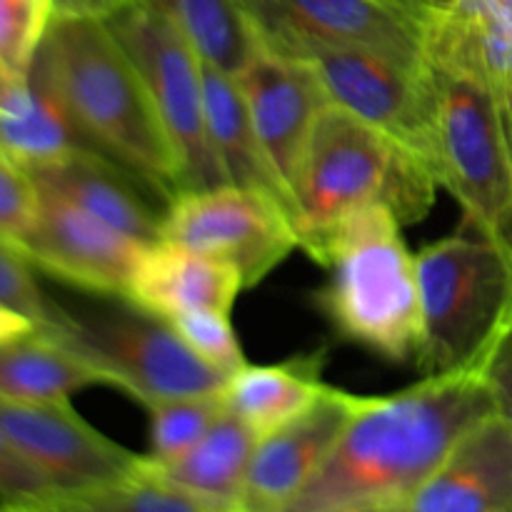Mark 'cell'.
Here are the masks:
<instances>
[{
	"label": "cell",
	"mask_w": 512,
	"mask_h": 512,
	"mask_svg": "<svg viewBox=\"0 0 512 512\" xmlns=\"http://www.w3.org/2000/svg\"><path fill=\"white\" fill-rule=\"evenodd\" d=\"M0 512H13V510H5V508H0Z\"/></svg>",
	"instance_id": "38"
},
{
	"label": "cell",
	"mask_w": 512,
	"mask_h": 512,
	"mask_svg": "<svg viewBox=\"0 0 512 512\" xmlns=\"http://www.w3.org/2000/svg\"><path fill=\"white\" fill-rule=\"evenodd\" d=\"M58 498V490L18 453V448L0 430V508L45 512Z\"/></svg>",
	"instance_id": "30"
},
{
	"label": "cell",
	"mask_w": 512,
	"mask_h": 512,
	"mask_svg": "<svg viewBox=\"0 0 512 512\" xmlns=\"http://www.w3.org/2000/svg\"><path fill=\"white\" fill-rule=\"evenodd\" d=\"M203 88L210 143H213L225 183L273 195L288 210L283 190H280L268 158L260 148L243 90H240L235 75L218 65L203 63Z\"/></svg>",
	"instance_id": "21"
},
{
	"label": "cell",
	"mask_w": 512,
	"mask_h": 512,
	"mask_svg": "<svg viewBox=\"0 0 512 512\" xmlns=\"http://www.w3.org/2000/svg\"><path fill=\"white\" fill-rule=\"evenodd\" d=\"M35 270L103 298H128L145 245L100 223L60 195L40 190L33 230L18 245Z\"/></svg>",
	"instance_id": "14"
},
{
	"label": "cell",
	"mask_w": 512,
	"mask_h": 512,
	"mask_svg": "<svg viewBox=\"0 0 512 512\" xmlns=\"http://www.w3.org/2000/svg\"><path fill=\"white\" fill-rule=\"evenodd\" d=\"M325 350L295 355L275 365H245L225 385V405L260 438L310 410L323 395Z\"/></svg>",
	"instance_id": "19"
},
{
	"label": "cell",
	"mask_w": 512,
	"mask_h": 512,
	"mask_svg": "<svg viewBox=\"0 0 512 512\" xmlns=\"http://www.w3.org/2000/svg\"><path fill=\"white\" fill-rule=\"evenodd\" d=\"M33 70L50 85L88 150L165 205L183 190L178 160L143 78L105 20L53 15Z\"/></svg>",
	"instance_id": "2"
},
{
	"label": "cell",
	"mask_w": 512,
	"mask_h": 512,
	"mask_svg": "<svg viewBox=\"0 0 512 512\" xmlns=\"http://www.w3.org/2000/svg\"><path fill=\"white\" fill-rule=\"evenodd\" d=\"M483 378L488 383L490 395H493L498 415L512 423V325L505 330L500 343L495 345L493 355L483 370Z\"/></svg>",
	"instance_id": "32"
},
{
	"label": "cell",
	"mask_w": 512,
	"mask_h": 512,
	"mask_svg": "<svg viewBox=\"0 0 512 512\" xmlns=\"http://www.w3.org/2000/svg\"><path fill=\"white\" fill-rule=\"evenodd\" d=\"M438 185L425 160L350 110L325 103L310 130L295 185L298 248L315 260L335 225L368 205H385L400 223H418L433 208Z\"/></svg>",
	"instance_id": "3"
},
{
	"label": "cell",
	"mask_w": 512,
	"mask_h": 512,
	"mask_svg": "<svg viewBox=\"0 0 512 512\" xmlns=\"http://www.w3.org/2000/svg\"><path fill=\"white\" fill-rule=\"evenodd\" d=\"M408 503H373V505H355V508H343L335 512H408Z\"/></svg>",
	"instance_id": "36"
},
{
	"label": "cell",
	"mask_w": 512,
	"mask_h": 512,
	"mask_svg": "<svg viewBox=\"0 0 512 512\" xmlns=\"http://www.w3.org/2000/svg\"><path fill=\"white\" fill-rule=\"evenodd\" d=\"M190 40L203 63L238 73L258 50V33L240 0H148Z\"/></svg>",
	"instance_id": "24"
},
{
	"label": "cell",
	"mask_w": 512,
	"mask_h": 512,
	"mask_svg": "<svg viewBox=\"0 0 512 512\" xmlns=\"http://www.w3.org/2000/svg\"><path fill=\"white\" fill-rule=\"evenodd\" d=\"M480 373L430 375L390 395H360L323 468L285 512L408 503L468 430L495 415Z\"/></svg>",
	"instance_id": "1"
},
{
	"label": "cell",
	"mask_w": 512,
	"mask_h": 512,
	"mask_svg": "<svg viewBox=\"0 0 512 512\" xmlns=\"http://www.w3.org/2000/svg\"><path fill=\"white\" fill-rule=\"evenodd\" d=\"M240 290H245V280L233 263L155 240L140 253L125 300L170 320L190 310L230 313Z\"/></svg>",
	"instance_id": "17"
},
{
	"label": "cell",
	"mask_w": 512,
	"mask_h": 512,
	"mask_svg": "<svg viewBox=\"0 0 512 512\" xmlns=\"http://www.w3.org/2000/svg\"><path fill=\"white\" fill-rule=\"evenodd\" d=\"M420 345L415 365L430 375H483L512 325V250L478 235H448L415 255Z\"/></svg>",
	"instance_id": "5"
},
{
	"label": "cell",
	"mask_w": 512,
	"mask_h": 512,
	"mask_svg": "<svg viewBox=\"0 0 512 512\" xmlns=\"http://www.w3.org/2000/svg\"><path fill=\"white\" fill-rule=\"evenodd\" d=\"M38 190L60 195L118 233L150 245L160 240V220L138 193V180L93 150H75L55 163L28 170Z\"/></svg>",
	"instance_id": "18"
},
{
	"label": "cell",
	"mask_w": 512,
	"mask_h": 512,
	"mask_svg": "<svg viewBox=\"0 0 512 512\" xmlns=\"http://www.w3.org/2000/svg\"><path fill=\"white\" fill-rule=\"evenodd\" d=\"M133 0H53V13L63 18H95L108 20Z\"/></svg>",
	"instance_id": "33"
},
{
	"label": "cell",
	"mask_w": 512,
	"mask_h": 512,
	"mask_svg": "<svg viewBox=\"0 0 512 512\" xmlns=\"http://www.w3.org/2000/svg\"><path fill=\"white\" fill-rule=\"evenodd\" d=\"M170 323L195 355H200L213 368L223 370L225 375L238 373L240 368L248 365L243 345H240L233 323H230V313L190 310V313L170 318Z\"/></svg>",
	"instance_id": "29"
},
{
	"label": "cell",
	"mask_w": 512,
	"mask_h": 512,
	"mask_svg": "<svg viewBox=\"0 0 512 512\" xmlns=\"http://www.w3.org/2000/svg\"><path fill=\"white\" fill-rule=\"evenodd\" d=\"M268 48H365L420 60V0H240Z\"/></svg>",
	"instance_id": "11"
},
{
	"label": "cell",
	"mask_w": 512,
	"mask_h": 512,
	"mask_svg": "<svg viewBox=\"0 0 512 512\" xmlns=\"http://www.w3.org/2000/svg\"><path fill=\"white\" fill-rule=\"evenodd\" d=\"M93 385H105L100 370L45 330L0 345V398L70 403V395Z\"/></svg>",
	"instance_id": "22"
},
{
	"label": "cell",
	"mask_w": 512,
	"mask_h": 512,
	"mask_svg": "<svg viewBox=\"0 0 512 512\" xmlns=\"http://www.w3.org/2000/svg\"><path fill=\"white\" fill-rule=\"evenodd\" d=\"M428 65V63H425ZM433 78V168L485 238L512 250V120L480 80L428 65Z\"/></svg>",
	"instance_id": "6"
},
{
	"label": "cell",
	"mask_w": 512,
	"mask_h": 512,
	"mask_svg": "<svg viewBox=\"0 0 512 512\" xmlns=\"http://www.w3.org/2000/svg\"><path fill=\"white\" fill-rule=\"evenodd\" d=\"M40 208V190L28 173L0 155V238L20 245L33 230Z\"/></svg>",
	"instance_id": "31"
},
{
	"label": "cell",
	"mask_w": 512,
	"mask_h": 512,
	"mask_svg": "<svg viewBox=\"0 0 512 512\" xmlns=\"http://www.w3.org/2000/svg\"><path fill=\"white\" fill-rule=\"evenodd\" d=\"M75 150H88V145L50 85L40 78L38 70H30L23 93L0 110V155L28 173Z\"/></svg>",
	"instance_id": "23"
},
{
	"label": "cell",
	"mask_w": 512,
	"mask_h": 512,
	"mask_svg": "<svg viewBox=\"0 0 512 512\" xmlns=\"http://www.w3.org/2000/svg\"><path fill=\"white\" fill-rule=\"evenodd\" d=\"M150 413V465H170L205 438L228 410L223 393L160 400L145 405Z\"/></svg>",
	"instance_id": "26"
},
{
	"label": "cell",
	"mask_w": 512,
	"mask_h": 512,
	"mask_svg": "<svg viewBox=\"0 0 512 512\" xmlns=\"http://www.w3.org/2000/svg\"><path fill=\"white\" fill-rule=\"evenodd\" d=\"M255 445L258 435L225 410L205 438L183 458L170 465H150L145 460V465L213 512H238Z\"/></svg>",
	"instance_id": "20"
},
{
	"label": "cell",
	"mask_w": 512,
	"mask_h": 512,
	"mask_svg": "<svg viewBox=\"0 0 512 512\" xmlns=\"http://www.w3.org/2000/svg\"><path fill=\"white\" fill-rule=\"evenodd\" d=\"M275 53L308 63L328 103L350 110L433 168V78L423 60L410 63L333 45H298Z\"/></svg>",
	"instance_id": "9"
},
{
	"label": "cell",
	"mask_w": 512,
	"mask_h": 512,
	"mask_svg": "<svg viewBox=\"0 0 512 512\" xmlns=\"http://www.w3.org/2000/svg\"><path fill=\"white\" fill-rule=\"evenodd\" d=\"M45 512H213L143 463L130 478L83 495H60Z\"/></svg>",
	"instance_id": "25"
},
{
	"label": "cell",
	"mask_w": 512,
	"mask_h": 512,
	"mask_svg": "<svg viewBox=\"0 0 512 512\" xmlns=\"http://www.w3.org/2000/svg\"><path fill=\"white\" fill-rule=\"evenodd\" d=\"M53 0H0V63L28 80L53 20Z\"/></svg>",
	"instance_id": "27"
},
{
	"label": "cell",
	"mask_w": 512,
	"mask_h": 512,
	"mask_svg": "<svg viewBox=\"0 0 512 512\" xmlns=\"http://www.w3.org/2000/svg\"><path fill=\"white\" fill-rule=\"evenodd\" d=\"M45 333L90 360L105 385L120 388L143 405L223 393L230 380L195 355L168 318L125 298L85 313L68 310L63 323Z\"/></svg>",
	"instance_id": "7"
},
{
	"label": "cell",
	"mask_w": 512,
	"mask_h": 512,
	"mask_svg": "<svg viewBox=\"0 0 512 512\" xmlns=\"http://www.w3.org/2000/svg\"><path fill=\"white\" fill-rule=\"evenodd\" d=\"M408 512H512V423L498 413L460 438Z\"/></svg>",
	"instance_id": "16"
},
{
	"label": "cell",
	"mask_w": 512,
	"mask_h": 512,
	"mask_svg": "<svg viewBox=\"0 0 512 512\" xmlns=\"http://www.w3.org/2000/svg\"><path fill=\"white\" fill-rule=\"evenodd\" d=\"M360 395L325 385L293 423L258 440L240 493L238 512H285L315 478L358 408Z\"/></svg>",
	"instance_id": "15"
},
{
	"label": "cell",
	"mask_w": 512,
	"mask_h": 512,
	"mask_svg": "<svg viewBox=\"0 0 512 512\" xmlns=\"http://www.w3.org/2000/svg\"><path fill=\"white\" fill-rule=\"evenodd\" d=\"M160 240L233 263L253 288L295 248L298 235L280 200L240 185L183 190L165 205Z\"/></svg>",
	"instance_id": "10"
},
{
	"label": "cell",
	"mask_w": 512,
	"mask_h": 512,
	"mask_svg": "<svg viewBox=\"0 0 512 512\" xmlns=\"http://www.w3.org/2000/svg\"><path fill=\"white\" fill-rule=\"evenodd\" d=\"M235 80L243 90L260 148L293 218L295 185L305 145L328 98L308 63L275 53L263 40L253 58L235 73Z\"/></svg>",
	"instance_id": "13"
},
{
	"label": "cell",
	"mask_w": 512,
	"mask_h": 512,
	"mask_svg": "<svg viewBox=\"0 0 512 512\" xmlns=\"http://www.w3.org/2000/svg\"><path fill=\"white\" fill-rule=\"evenodd\" d=\"M25 83H28V80L15 78V75L0 63V110H5L10 103H15V98L23 93Z\"/></svg>",
	"instance_id": "35"
},
{
	"label": "cell",
	"mask_w": 512,
	"mask_h": 512,
	"mask_svg": "<svg viewBox=\"0 0 512 512\" xmlns=\"http://www.w3.org/2000/svg\"><path fill=\"white\" fill-rule=\"evenodd\" d=\"M33 270L18 245L0 238V303L33 320L40 330H53L63 323L68 310L45 298Z\"/></svg>",
	"instance_id": "28"
},
{
	"label": "cell",
	"mask_w": 512,
	"mask_h": 512,
	"mask_svg": "<svg viewBox=\"0 0 512 512\" xmlns=\"http://www.w3.org/2000/svg\"><path fill=\"white\" fill-rule=\"evenodd\" d=\"M143 78L180 168L183 190L225 185L205 118L203 58L148 0H133L105 20ZM180 190V193H183Z\"/></svg>",
	"instance_id": "8"
},
{
	"label": "cell",
	"mask_w": 512,
	"mask_h": 512,
	"mask_svg": "<svg viewBox=\"0 0 512 512\" xmlns=\"http://www.w3.org/2000/svg\"><path fill=\"white\" fill-rule=\"evenodd\" d=\"M505 105H508V110H510V120H512V100H510V103H505Z\"/></svg>",
	"instance_id": "37"
},
{
	"label": "cell",
	"mask_w": 512,
	"mask_h": 512,
	"mask_svg": "<svg viewBox=\"0 0 512 512\" xmlns=\"http://www.w3.org/2000/svg\"><path fill=\"white\" fill-rule=\"evenodd\" d=\"M0 430L60 495H83L113 485L138 473L145 463V455L95 430L70 403L0 398Z\"/></svg>",
	"instance_id": "12"
},
{
	"label": "cell",
	"mask_w": 512,
	"mask_h": 512,
	"mask_svg": "<svg viewBox=\"0 0 512 512\" xmlns=\"http://www.w3.org/2000/svg\"><path fill=\"white\" fill-rule=\"evenodd\" d=\"M400 225L385 205L355 210L315 258L330 273L318 308L335 333L390 363L415 360L423 325L418 268Z\"/></svg>",
	"instance_id": "4"
},
{
	"label": "cell",
	"mask_w": 512,
	"mask_h": 512,
	"mask_svg": "<svg viewBox=\"0 0 512 512\" xmlns=\"http://www.w3.org/2000/svg\"><path fill=\"white\" fill-rule=\"evenodd\" d=\"M33 330H38V325H35L33 320H28L25 315L15 313V310L5 308V305L0 303V345L23 338V335L33 333Z\"/></svg>",
	"instance_id": "34"
}]
</instances>
